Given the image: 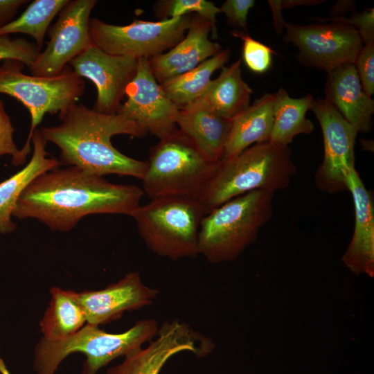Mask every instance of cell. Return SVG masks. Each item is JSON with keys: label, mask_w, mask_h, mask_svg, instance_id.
<instances>
[{"label": "cell", "mask_w": 374, "mask_h": 374, "mask_svg": "<svg viewBox=\"0 0 374 374\" xmlns=\"http://www.w3.org/2000/svg\"><path fill=\"white\" fill-rule=\"evenodd\" d=\"M68 65L79 77L95 85L97 97L92 109L101 114H115L127 87L136 75L138 60L110 55L92 44Z\"/></svg>", "instance_id": "cell-15"}, {"label": "cell", "mask_w": 374, "mask_h": 374, "mask_svg": "<svg viewBox=\"0 0 374 374\" xmlns=\"http://www.w3.org/2000/svg\"><path fill=\"white\" fill-rule=\"evenodd\" d=\"M31 142L33 151L30 161L21 170L0 183V233L6 234L15 231L12 213L18 199L25 188L37 176L57 168L60 160L48 157L46 140L40 130L34 132Z\"/></svg>", "instance_id": "cell-21"}, {"label": "cell", "mask_w": 374, "mask_h": 374, "mask_svg": "<svg viewBox=\"0 0 374 374\" xmlns=\"http://www.w3.org/2000/svg\"><path fill=\"white\" fill-rule=\"evenodd\" d=\"M154 337L146 348L128 353L121 364L110 367L105 374H159L174 355L188 351L202 357L215 346L210 338L177 319L162 323Z\"/></svg>", "instance_id": "cell-13"}, {"label": "cell", "mask_w": 374, "mask_h": 374, "mask_svg": "<svg viewBox=\"0 0 374 374\" xmlns=\"http://www.w3.org/2000/svg\"><path fill=\"white\" fill-rule=\"evenodd\" d=\"M323 1L321 0H278L279 6L282 10L298 6H314Z\"/></svg>", "instance_id": "cell-38"}, {"label": "cell", "mask_w": 374, "mask_h": 374, "mask_svg": "<svg viewBox=\"0 0 374 374\" xmlns=\"http://www.w3.org/2000/svg\"><path fill=\"white\" fill-rule=\"evenodd\" d=\"M163 15L172 18L196 12L198 16L208 21L212 26V38H217L216 16L220 8L213 2L206 0H171L163 3Z\"/></svg>", "instance_id": "cell-28"}, {"label": "cell", "mask_w": 374, "mask_h": 374, "mask_svg": "<svg viewBox=\"0 0 374 374\" xmlns=\"http://www.w3.org/2000/svg\"><path fill=\"white\" fill-rule=\"evenodd\" d=\"M127 100L117 114L136 123L147 133L162 139L177 127L179 108L154 78L147 58L138 60L135 76L125 90Z\"/></svg>", "instance_id": "cell-14"}, {"label": "cell", "mask_w": 374, "mask_h": 374, "mask_svg": "<svg viewBox=\"0 0 374 374\" xmlns=\"http://www.w3.org/2000/svg\"><path fill=\"white\" fill-rule=\"evenodd\" d=\"M143 195L137 186L113 184L76 166L57 168L39 175L25 188L12 217L35 219L51 230L66 232L89 215L132 217Z\"/></svg>", "instance_id": "cell-1"}, {"label": "cell", "mask_w": 374, "mask_h": 374, "mask_svg": "<svg viewBox=\"0 0 374 374\" xmlns=\"http://www.w3.org/2000/svg\"><path fill=\"white\" fill-rule=\"evenodd\" d=\"M58 116V125L40 131L47 142L60 149L61 163L103 177L115 174L143 179L147 161L123 154L111 142L118 134L146 135L136 123L117 113H99L82 103L71 105Z\"/></svg>", "instance_id": "cell-2"}, {"label": "cell", "mask_w": 374, "mask_h": 374, "mask_svg": "<svg viewBox=\"0 0 374 374\" xmlns=\"http://www.w3.org/2000/svg\"><path fill=\"white\" fill-rule=\"evenodd\" d=\"M25 64L6 60L0 65V93L21 103L30 116V127L21 154L26 161L30 152L32 136L46 114H60L77 103L84 94L85 83L69 66L54 76L23 73Z\"/></svg>", "instance_id": "cell-8"}, {"label": "cell", "mask_w": 374, "mask_h": 374, "mask_svg": "<svg viewBox=\"0 0 374 374\" xmlns=\"http://www.w3.org/2000/svg\"><path fill=\"white\" fill-rule=\"evenodd\" d=\"M285 43L299 50L297 60L304 66L327 73L348 63H355L364 43L357 30L344 23L300 25L286 22Z\"/></svg>", "instance_id": "cell-10"}, {"label": "cell", "mask_w": 374, "mask_h": 374, "mask_svg": "<svg viewBox=\"0 0 374 374\" xmlns=\"http://www.w3.org/2000/svg\"><path fill=\"white\" fill-rule=\"evenodd\" d=\"M191 18L187 15L159 21L134 20L122 26L91 17L89 34L92 44L108 54L149 60L179 42Z\"/></svg>", "instance_id": "cell-9"}, {"label": "cell", "mask_w": 374, "mask_h": 374, "mask_svg": "<svg viewBox=\"0 0 374 374\" xmlns=\"http://www.w3.org/2000/svg\"><path fill=\"white\" fill-rule=\"evenodd\" d=\"M324 98L356 130H372L374 101L363 91L353 63L341 65L328 73Z\"/></svg>", "instance_id": "cell-19"}, {"label": "cell", "mask_w": 374, "mask_h": 374, "mask_svg": "<svg viewBox=\"0 0 374 374\" xmlns=\"http://www.w3.org/2000/svg\"><path fill=\"white\" fill-rule=\"evenodd\" d=\"M321 22L344 23L352 26L359 33L363 43L374 41V9L367 8L353 14L350 18L343 16L327 19L316 18Z\"/></svg>", "instance_id": "cell-33"}, {"label": "cell", "mask_w": 374, "mask_h": 374, "mask_svg": "<svg viewBox=\"0 0 374 374\" xmlns=\"http://www.w3.org/2000/svg\"><path fill=\"white\" fill-rule=\"evenodd\" d=\"M314 113L323 134V161L315 174L317 187L335 193L347 190L346 178L355 167L356 130L325 99L313 100Z\"/></svg>", "instance_id": "cell-12"}, {"label": "cell", "mask_w": 374, "mask_h": 374, "mask_svg": "<svg viewBox=\"0 0 374 374\" xmlns=\"http://www.w3.org/2000/svg\"><path fill=\"white\" fill-rule=\"evenodd\" d=\"M14 132L15 128L5 110L3 102L0 98V157L10 155L12 157V165L18 166L24 164L25 160L14 141Z\"/></svg>", "instance_id": "cell-31"}, {"label": "cell", "mask_w": 374, "mask_h": 374, "mask_svg": "<svg viewBox=\"0 0 374 374\" xmlns=\"http://www.w3.org/2000/svg\"><path fill=\"white\" fill-rule=\"evenodd\" d=\"M274 96V123L269 141L288 145L296 136L312 132L314 123L305 117L314 100L312 95L293 98L280 88Z\"/></svg>", "instance_id": "cell-25"}, {"label": "cell", "mask_w": 374, "mask_h": 374, "mask_svg": "<svg viewBox=\"0 0 374 374\" xmlns=\"http://www.w3.org/2000/svg\"><path fill=\"white\" fill-rule=\"evenodd\" d=\"M40 52L35 42L25 38H11L10 35H0V61L17 60L28 67Z\"/></svg>", "instance_id": "cell-30"}, {"label": "cell", "mask_w": 374, "mask_h": 374, "mask_svg": "<svg viewBox=\"0 0 374 374\" xmlns=\"http://www.w3.org/2000/svg\"><path fill=\"white\" fill-rule=\"evenodd\" d=\"M211 24L198 15L192 17L188 33L168 52L148 60L156 80L164 81L197 66L222 50L221 46L209 39Z\"/></svg>", "instance_id": "cell-17"}, {"label": "cell", "mask_w": 374, "mask_h": 374, "mask_svg": "<svg viewBox=\"0 0 374 374\" xmlns=\"http://www.w3.org/2000/svg\"><path fill=\"white\" fill-rule=\"evenodd\" d=\"M231 54L229 48L221 50L195 68L160 84L169 99L180 108L203 95L211 81L213 73L224 66Z\"/></svg>", "instance_id": "cell-26"}, {"label": "cell", "mask_w": 374, "mask_h": 374, "mask_svg": "<svg viewBox=\"0 0 374 374\" xmlns=\"http://www.w3.org/2000/svg\"><path fill=\"white\" fill-rule=\"evenodd\" d=\"M296 168L288 145L256 143L222 160L198 199L205 214L225 202L256 190L272 193L287 188Z\"/></svg>", "instance_id": "cell-3"}, {"label": "cell", "mask_w": 374, "mask_h": 374, "mask_svg": "<svg viewBox=\"0 0 374 374\" xmlns=\"http://www.w3.org/2000/svg\"><path fill=\"white\" fill-rule=\"evenodd\" d=\"M220 162L208 160L176 128L150 149L141 179L143 190L150 199L173 196L199 199Z\"/></svg>", "instance_id": "cell-5"}, {"label": "cell", "mask_w": 374, "mask_h": 374, "mask_svg": "<svg viewBox=\"0 0 374 374\" xmlns=\"http://www.w3.org/2000/svg\"><path fill=\"white\" fill-rule=\"evenodd\" d=\"M274 93H265L232 119L223 160L233 157L251 145L269 141L274 123Z\"/></svg>", "instance_id": "cell-22"}, {"label": "cell", "mask_w": 374, "mask_h": 374, "mask_svg": "<svg viewBox=\"0 0 374 374\" xmlns=\"http://www.w3.org/2000/svg\"><path fill=\"white\" fill-rule=\"evenodd\" d=\"M274 193L253 190L205 214L198 233L199 254L211 263L236 260L272 217Z\"/></svg>", "instance_id": "cell-4"}, {"label": "cell", "mask_w": 374, "mask_h": 374, "mask_svg": "<svg viewBox=\"0 0 374 374\" xmlns=\"http://www.w3.org/2000/svg\"><path fill=\"white\" fill-rule=\"evenodd\" d=\"M204 215L198 199L173 196L150 199L132 217L148 249L177 260L199 255L198 233Z\"/></svg>", "instance_id": "cell-7"}, {"label": "cell", "mask_w": 374, "mask_h": 374, "mask_svg": "<svg viewBox=\"0 0 374 374\" xmlns=\"http://www.w3.org/2000/svg\"><path fill=\"white\" fill-rule=\"evenodd\" d=\"M158 328L156 320L147 319L136 321L122 333H109L87 323L64 340L51 341L42 337L35 347L33 369L35 374H54L69 355L78 352L86 356L81 374H96L114 359L151 341Z\"/></svg>", "instance_id": "cell-6"}, {"label": "cell", "mask_w": 374, "mask_h": 374, "mask_svg": "<svg viewBox=\"0 0 374 374\" xmlns=\"http://www.w3.org/2000/svg\"><path fill=\"white\" fill-rule=\"evenodd\" d=\"M347 190L353 200L355 221L350 242L341 258L354 274L374 276V204L355 168L346 178Z\"/></svg>", "instance_id": "cell-18"}, {"label": "cell", "mask_w": 374, "mask_h": 374, "mask_svg": "<svg viewBox=\"0 0 374 374\" xmlns=\"http://www.w3.org/2000/svg\"><path fill=\"white\" fill-rule=\"evenodd\" d=\"M28 0H0V28L15 19L19 8Z\"/></svg>", "instance_id": "cell-35"}, {"label": "cell", "mask_w": 374, "mask_h": 374, "mask_svg": "<svg viewBox=\"0 0 374 374\" xmlns=\"http://www.w3.org/2000/svg\"><path fill=\"white\" fill-rule=\"evenodd\" d=\"M254 5V0H226L220 10L226 15L229 24L243 28L247 33V15Z\"/></svg>", "instance_id": "cell-34"}, {"label": "cell", "mask_w": 374, "mask_h": 374, "mask_svg": "<svg viewBox=\"0 0 374 374\" xmlns=\"http://www.w3.org/2000/svg\"><path fill=\"white\" fill-rule=\"evenodd\" d=\"M268 3L272 12L274 29L276 33L280 35L286 23L282 15L283 10L279 6L278 0H269Z\"/></svg>", "instance_id": "cell-36"}, {"label": "cell", "mask_w": 374, "mask_h": 374, "mask_svg": "<svg viewBox=\"0 0 374 374\" xmlns=\"http://www.w3.org/2000/svg\"><path fill=\"white\" fill-rule=\"evenodd\" d=\"M231 34L243 41L242 58L251 71L263 73L271 67L272 55H277L272 48L253 39L246 33L233 30Z\"/></svg>", "instance_id": "cell-29"}, {"label": "cell", "mask_w": 374, "mask_h": 374, "mask_svg": "<svg viewBox=\"0 0 374 374\" xmlns=\"http://www.w3.org/2000/svg\"><path fill=\"white\" fill-rule=\"evenodd\" d=\"M355 5V3L352 1H339L332 8L330 12V17H339L342 13L350 10Z\"/></svg>", "instance_id": "cell-37"}, {"label": "cell", "mask_w": 374, "mask_h": 374, "mask_svg": "<svg viewBox=\"0 0 374 374\" xmlns=\"http://www.w3.org/2000/svg\"><path fill=\"white\" fill-rule=\"evenodd\" d=\"M364 93H374V41L363 46L354 63Z\"/></svg>", "instance_id": "cell-32"}, {"label": "cell", "mask_w": 374, "mask_h": 374, "mask_svg": "<svg viewBox=\"0 0 374 374\" xmlns=\"http://www.w3.org/2000/svg\"><path fill=\"white\" fill-rule=\"evenodd\" d=\"M241 60L223 66L200 97L220 116L232 120L250 105L253 92L242 76Z\"/></svg>", "instance_id": "cell-23"}, {"label": "cell", "mask_w": 374, "mask_h": 374, "mask_svg": "<svg viewBox=\"0 0 374 374\" xmlns=\"http://www.w3.org/2000/svg\"><path fill=\"white\" fill-rule=\"evenodd\" d=\"M96 0H69L58 14L46 35L49 41L34 62L28 66L31 73L54 76L69 62L92 45L89 34L90 15Z\"/></svg>", "instance_id": "cell-11"}, {"label": "cell", "mask_w": 374, "mask_h": 374, "mask_svg": "<svg viewBox=\"0 0 374 374\" xmlns=\"http://www.w3.org/2000/svg\"><path fill=\"white\" fill-rule=\"evenodd\" d=\"M0 373L1 374H10V372L6 367L3 360L0 357Z\"/></svg>", "instance_id": "cell-39"}, {"label": "cell", "mask_w": 374, "mask_h": 374, "mask_svg": "<svg viewBox=\"0 0 374 374\" xmlns=\"http://www.w3.org/2000/svg\"><path fill=\"white\" fill-rule=\"evenodd\" d=\"M50 292L51 299L40 321L41 331L48 341L64 340L80 330L87 318L77 292L57 287H51Z\"/></svg>", "instance_id": "cell-24"}, {"label": "cell", "mask_w": 374, "mask_h": 374, "mask_svg": "<svg viewBox=\"0 0 374 374\" xmlns=\"http://www.w3.org/2000/svg\"><path fill=\"white\" fill-rule=\"evenodd\" d=\"M69 0H35L21 15L0 28V35L21 33L31 36L41 51L44 39L55 17Z\"/></svg>", "instance_id": "cell-27"}, {"label": "cell", "mask_w": 374, "mask_h": 374, "mask_svg": "<svg viewBox=\"0 0 374 374\" xmlns=\"http://www.w3.org/2000/svg\"><path fill=\"white\" fill-rule=\"evenodd\" d=\"M232 120L219 116L202 98L179 108L177 127L210 161L223 160Z\"/></svg>", "instance_id": "cell-20"}, {"label": "cell", "mask_w": 374, "mask_h": 374, "mask_svg": "<svg viewBox=\"0 0 374 374\" xmlns=\"http://www.w3.org/2000/svg\"><path fill=\"white\" fill-rule=\"evenodd\" d=\"M159 294L143 283L138 271L127 274L103 290L77 292L87 323L98 326L118 319L125 312L151 305Z\"/></svg>", "instance_id": "cell-16"}]
</instances>
